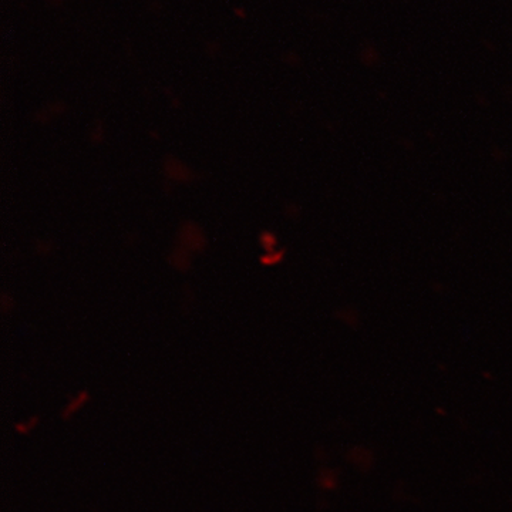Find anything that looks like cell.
Wrapping results in <instances>:
<instances>
[{
  "label": "cell",
  "instance_id": "cell-1",
  "mask_svg": "<svg viewBox=\"0 0 512 512\" xmlns=\"http://www.w3.org/2000/svg\"><path fill=\"white\" fill-rule=\"evenodd\" d=\"M90 402V394L87 390H79L76 394L69 397L67 403L64 404L62 410V416L64 420L72 419L73 416H76L80 410L86 406L87 403Z\"/></svg>",
  "mask_w": 512,
  "mask_h": 512
},
{
  "label": "cell",
  "instance_id": "cell-2",
  "mask_svg": "<svg viewBox=\"0 0 512 512\" xmlns=\"http://www.w3.org/2000/svg\"><path fill=\"white\" fill-rule=\"evenodd\" d=\"M37 424H39V417H29V419L19 421V423L16 424V431H18L19 434H29L36 429Z\"/></svg>",
  "mask_w": 512,
  "mask_h": 512
}]
</instances>
